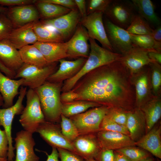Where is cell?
Listing matches in <instances>:
<instances>
[{"instance_id":"obj_52","label":"cell","mask_w":161,"mask_h":161,"mask_svg":"<svg viewBox=\"0 0 161 161\" xmlns=\"http://www.w3.org/2000/svg\"><path fill=\"white\" fill-rule=\"evenodd\" d=\"M47 156V158L46 161H60L59 160V155L57 149L55 147H52L51 153L48 154L46 153Z\"/></svg>"},{"instance_id":"obj_44","label":"cell","mask_w":161,"mask_h":161,"mask_svg":"<svg viewBox=\"0 0 161 161\" xmlns=\"http://www.w3.org/2000/svg\"><path fill=\"white\" fill-rule=\"evenodd\" d=\"M35 0H0V6L10 7L34 4Z\"/></svg>"},{"instance_id":"obj_13","label":"cell","mask_w":161,"mask_h":161,"mask_svg":"<svg viewBox=\"0 0 161 161\" xmlns=\"http://www.w3.org/2000/svg\"><path fill=\"white\" fill-rule=\"evenodd\" d=\"M89 38L86 29L79 23L71 37L66 42L68 58H87L90 51Z\"/></svg>"},{"instance_id":"obj_47","label":"cell","mask_w":161,"mask_h":161,"mask_svg":"<svg viewBox=\"0 0 161 161\" xmlns=\"http://www.w3.org/2000/svg\"><path fill=\"white\" fill-rule=\"evenodd\" d=\"M44 1L72 9L77 8L74 0H43Z\"/></svg>"},{"instance_id":"obj_8","label":"cell","mask_w":161,"mask_h":161,"mask_svg":"<svg viewBox=\"0 0 161 161\" xmlns=\"http://www.w3.org/2000/svg\"><path fill=\"white\" fill-rule=\"evenodd\" d=\"M137 13L131 1L112 0L104 14L113 24L126 30Z\"/></svg>"},{"instance_id":"obj_17","label":"cell","mask_w":161,"mask_h":161,"mask_svg":"<svg viewBox=\"0 0 161 161\" xmlns=\"http://www.w3.org/2000/svg\"><path fill=\"white\" fill-rule=\"evenodd\" d=\"M75 152L84 159L96 160L102 148L94 133L80 134L72 143Z\"/></svg>"},{"instance_id":"obj_2","label":"cell","mask_w":161,"mask_h":161,"mask_svg":"<svg viewBox=\"0 0 161 161\" xmlns=\"http://www.w3.org/2000/svg\"><path fill=\"white\" fill-rule=\"evenodd\" d=\"M89 42L90 51L86 61L77 74L64 81L61 88L62 92L71 90L79 80L86 74L99 67L119 61L122 56L100 47L94 39L89 38Z\"/></svg>"},{"instance_id":"obj_55","label":"cell","mask_w":161,"mask_h":161,"mask_svg":"<svg viewBox=\"0 0 161 161\" xmlns=\"http://www.w3.org/2000/svg\"><path fill=\"white\" fill-rule=\"evenodd\" d=\"M138 161H154V160L152 158L148 157Z\"/></svg>"},{"instance_id":"obj_51","label":"cell","mask_w":161,"mask_h":161,"mask_svg":"<svg viewBox=\"0 0 161 161\" xmlns=\"http://www.w3.org/2000/svg\"><path fill=\"white\" fill-rule=\"evenodd\" d=\"M0 70L7 77L13 79L15 78L16 73L7 68L0 61Z\"/></svg>"},{"instance_id":"obj_9","label":"cell","mask_w":161,"mask_h":161,"mask_svg":"<svg viewBox=\"0 0 161 161\" xmlns=\"http://www.w3.org/2000/svg\"><path fill=\"white\" fill-rule=\"evenodd\" d=\"M103 14L101 12H94L81 18L79 23L86 29L90 38L97 40L102 47L114 52L107 37L103 20Z\"/></svg>"},{"instance_id":"obj_41","label":"cell","mask_w":161,"mask_h":161,"mask_svg":"<svg viewBox=\"0 0 161 161\" xmlns=\"http://www.w3.org/2000/svg\"><path fill=\"white\" fill-rule=\"evenodd\" d=\"M13 29L11 21L5 13H0V41L7 39Z\"/></svg>"},{"instance_id":"obj_40","label":"cell","mask_w":161,"mask_h":161,"mask_svg":"<svg viewBox=\"0 0 161 161\" xmlns=\"http://www.w3.org/2000/svg\"><path fill=\"white\" fill-rule=\"evenodd\" d=\"M112 0H89L87 7V15L96 12L103 13Z\"/></svg>"},{"instance_id":"obj_33","label":"cell","mask_w":161,"mask_h":161,"mask_svg":"<svg viewBox=\"0 0 161 161\" xmlns=\"http://www.w3.org/2000/svg\"><path fill=\"white\" fill-rule=\"evenodd\" d=\"M153 30L148 22L137 13L133 18L126 30L134 34L151 35Z\"/></svg>"},{"instance_id":"obj_35","label":"cell","mask_w":161,"mask_h":161,"mask_svg":"<svg viewBox=\"0 0 161 161\" xmlns=\"http://www.w3.org/2000/svg\"><path fill=\"white\" fill-rule=\"evenodd\" d=\"M151 72V84L154 96H159L161 86V65L152 61L149 64Z\"/></svg>"},{"instance_id":"obj_32","label":"cell","mask_w":161,"mask_h":161,"mask_svg":"<svg viewBox=\"0 0 161 161\" xmlns=\"http://www.w3.org/2000/svg\"><path fill=\"white\" fill-rule=\"evenodd\" d=\"M41 21H36L33 29L37 36L38 41L47 42H63V38L56 31L49 29Z\"/></svg>"},{"instance_id":"obj_46","label":"cell","mask_w":161,"mask_h":161,"mask_svg":"<svg viewBox=\"0 0 161 161\" xmlns=\"http://www.w3.org/2000/svg\"><path fill=\"white\" fill-rule=\"evenodd\" d=\"M155 42V49L161 51V26H159L153 30L151 34Z\"/></svg>"},{"instance_id":"obj_31","label":"cell","mask_w":161,"mask_h":161,"mask_svg":"<svg viewBox=\"0 0 161 161\" xmlns=\"http://www.w3.org/2000/svg\"><path fill=\"white\" fill-rule=\"evenodd\" d=\"M100 106L97 103L84 100L62 103L61 114L69 118L83 113L90 108Z\"/></svg>"},{"instance_id":"obj_36","label":"cell","mask_w":161,"mask_h":161,"mask_svg":"<svg viewBox=\"0 0 161 161\" xmlns=\"http://www.w3.org/2000/svg\"><path fill=\"white\" fill-rule=\"evenodd\" d=\"M129 34L133 46L142 48L155 50V42L151 35Z\"/></svg>"},{"instance_id":"obj_11","label":"cell","mask_w":161,"mask_h":161,"mask_svg":"<svg viewBox=\"0 0 161 161\" xmlns=\"http://www.w3.org/2000/svg\"><path fill=\"white\" fill-rule=\"evenodd\" d=\"M103 22L107 38L114 52L124 55L133 47L129 33L113 24L106 17Z\"/></svg>"},{"instance_id":"obj_21","label":"cell","mask_w":161,"mask_h":161,"mask_svg":"<svg viewBox=\"0 0 161 161\" xmlns=\"http://www.w3.org/2000/svg\"><path fill=\"white\" fill-rule=\"evenodd\" d=\"M36 21L13 29L7 39L18 50L26 46L34 44L38 41L33 29Z\"/></svg>"},{"instance_id":"obj_20","label":"cell","mask_w":161,"mask_h":161,"mask_svg":"<svg viewBox=\"0 0 161 161\" xmlns=\"http://www.w3.org/2000/svg\"><path fill=\"white\" fill-rule=\"evenodd\" d=\"M144 67L137 74L133 75L131 79L134 86L135 94V105L140 108L151 97L149 80L147 71Z\"/></svg>"},{"instance_id":"obj_56","label":"cell","mask_w":161,"mask_h":161,"mask_svg":"<svg viewBox=\"0 0 161 161\" xmlns=\"http://www.w3.org/2000/svg\"><path fill=\"white\" fill-rule=\"evenodd\" d=\"M4 104L3 98L1 94H0V106H2Z\"/></svg>"},{"instance_id":"obj_48","label":"cell","mask_w":161,"mask_h":161,"mask_svg":"<svg viewBox=\"0 0 161 161\" xmlns=\"http://www.w3.org/2000/svg\"><path fill=\"white\" fill-rule=\"evenodd\" d=\"M78 95L72 90L61 94V100L62 103H67L76 100Z\"/></svg>"},{"instance_id":"obj_34","label":"cell","mask_w":161,"mask_h":161,"mask_svg":"<svg viewBox=\"0 0 161 161\" xmlns=\"http://www.w3.org/2000/svg\"><path fill=\"white\" fill-rule=\"evenodd\" d=\"M61 120L60 126L62 134L72 143L79 135L76 126L70 118L61 114Z\"/></svg>"},{"instance_id":"obj_29","label":"cell","mask_w":161,"mask_h":161,"mask_svg":"<svg viewBox=\"0 0 161 161\" xmlns=\"http://www.w3.org/2000/svg\"><path fill=\"white\" fill-rule=\"evenodd\" d=\"M34 4L42 20L55 18L69 13L71 9L59 5L44 1L35 0Z\"/></svg>"},{"instance_id":"obj_39","label":"cell","mask_w":161,"mask_h":161,"mask_svg":"<svg viewBox=\"0 0 161 161\" xmlns=\"http://www.w3.org/2000/svg\"><path fill=\"white\" fill-rule=\"evenodd\" d=\"M129 112L120 109L109 108L106 116L117 124L126 127Z\"/></svg>"},{"instance_id":"obj_27","label":"cell","mask_w":161,"mask_h":161,"mask_svg":"<svg viewBox=\"0 0 161 161\" xmlns=\"http://www.w3.org/2000/svg\"><path fill=\"white\" fill-rule=\"evenodd\" d=\"M140 109L145 116L147 133L154 127L161 117V100L160 96L152 97Z\"/></svg>"},{"instance_id":"obj_10","label":"cell","mask_w":161,"mask_h":161,"mask_svg":"<svg viewBox=\"0 0 161 161\" xmlns=\"http://www.w3.org/2000/svg\"><path fill=\"white\" fill-rule=\"evenodd\" d=\"M36 132L52 147L75 152L72 143L63 135L60 126L57 123L45 121L39 125Z\"/></svg>"},{"instance_id":"obj_45","label":"cell","mask_w":161,"mask_h":161,"mask_svg":"<svg viewBox=\"0 0 161 161\" xmlns=\"http://www.w3.org/2000/svg\"><path fill=\"white\" fill-rule=\"evenodd\" d=\"M95 160L97 161H114V153L113 150L102 148Z\"/></svg>"},{"instance_id":"obj_4","label":"cell","mask_w":161,"mask_h":161,"mask_svg":"<svg viewBox=\"0 0 161 161\" xmlns=\"http://www.w3.org/2000/svg\"><path fill=\"white\" fill-rule=\"evenodd\" d=\"M26 95V105L21 114L19 122L24 130L33 134L46 120L35 89H29Z\"/></svg>"},{"instance_id":"obj_5","label":"cell","mask_w":161,"mask_h":161,"mask_svg":"<svg viewBox=\"0 0 161 161\" xmlns=\"http://www.w3.org/2000/svg\"><path fill=\"white\" fill-rule=\"evenodd\" d=\"M57 62L44 67L23 63L16 72L15 78H23L22 86L35 89L44 84L48 78L57 70Z\"/></svg>"},{"instance_id":"obj_43","label":"cell","mask_w":161,"mask_h":161,"mask_svg":"<svg viewBox=\"0 0 161 161\" xmlns=\"http://www.w3.org/2000/svg\"><path fill=\"white\" fill-rule=\"evenodd\" d=\"M8 140L4 130L0 128V157L7 158L8 150Z\"/></svg>"},{"instance_id":"obj_18","label":"cell","mask_w":161,"mask_h":161,"mask_svg":"<svg viewBox=\"0 0 161 161\" xmlns=\"http://www.w3.org/2000/svg\"><path fill=\"white\" fill-rule=\"evenodd\" d=\"M96 136L102 148L116 150L135 145L129 135L120 132L100 130Z\"/></svg>"},{"instance_id":"obj_58","label":"cell","mask_w":161,"mask_h":161,"mask_svg":"<svg viewBox=\"0 0 161 161\" xmlns=\"http://www.w3.org/2000/svg\"><path fill=\"white\" fill-rule=\"evenodd\" d=\"M86 161H97L93 159H85Z\"/></svg>"},{"instance_id":"obj_25","label":"cell","mask_w":161,"mask_h":161,"mask_svg":"<svg viewBox=\"0 0 161 161\" xmlns=\"http://www.w3.org/2000/svg\"><path fill=\"white\" fill-rule=\"evenodd\" d=\"M34 44L42 53L49 64L57 62L68 57L66 42L37 41Z\"/></svg>"},{"instance_id":"obj_57","label":"cell","mask_w":161,"mask_h":161,"mask_svg":"<svg viewBox=\"0 0 161 161\" xmlns=\"http://www.w3.org/2000/svg\"><path fill=\"white\" fill-rule=\"evenodd\" d=\"M0 161H7V158L0 157Z\"/></svg>"},{"instance_id":"obj_22","label":"cell","mask_w":161,"mask_h":161,"mask_svg":"<svg viewBox=\"0 0 161 161\" xmlns=\"http://www.w3.org/2000/svg\"><path fill=\"white\" fill-rule=\"evenodd\" d=\"M0 61L16 73L23 64L18 50L7 39L0 41Z\"/></svg>"},{"instance_id":"obj_49","label":"cell","mask_w":161,"mask_h":161,"mask_svg":"<svg viewBox=\"0 0 161 161\" xmlns=\"http://www.w3.org/2000/svg\"><path fill=\"white\" fill-rule=\"evenodd\" d=\"M81 18L87 16L86 1L85 0H74Z\"/></svg>"},{"instance_id":"obj_12","label":"cell","mask_w":161,"mask_h":161,"mask_svg":"<svg viewBox=\"0 0 161 161\" xmlns=\"http://www.w3.org/2000/svg\"><path fill=\"white\" fill-rule=\"evenodd\" d=\"M81 17L77 8L58 18L41 21L49 27L54 28L64 40L73 34Z\"/></svg>"},{"instance_id":"obj_50","label":"cell","mask_w":161,"mask_h":161,"mask_svg":"<svg viewBox=\"0 0 161 161\" xmlns=\"http://www.w3.org/2000/svg\"><path fill=\"white\" fill-rule=\"evenodd\" d=\"M149 58L153 61H155L159 64H161V51L153 50L148 53Z\"/></svg>"},{"instance_id":"obj_24","label":"cell","mask_w":161,"mask_h":161,"mask_svg":"<svg viewBox=\"0 0 161 161\" xmlns=\"http://www.w3.org/2000/svg\"><path fill=\"white\" fill-rule=\"evenodd\" d=\"M24 81L23 78L17 80L10 78L0 70V93L4 100L3 108H7L13 105L14 98L19 94L18 89L22 86Z\"/></svg>"},{"instance_id":"obj_23","label":"cell","mask_w":161,"mask_h":161,"mask_svg":"<svg viewBox=\"0 0 161 161\" xmlns=\"http://www.w3.org/2000/svg\"><path fill=\"white\" fill-rule=\"evenodd\" d=\"M126 127L129 132V136L135 143L146 134L145 119L140 109L136 108L129 112Z\"/></svg>"},{"instance_id":"obj_30","label":"cell","mask_w":161,"mask_h":161,"mask_svg":"<svg viewBox=\"0 0 161 161\" xmlns=\"http://www.w3.org/2000/svg\"><path fill=\"white\" fill-rule=\"evenodd\" d=\"M18 50L23 63L40 67L51 64L47 62L42 53L34 44L24 46Z\"/></svg>"},{"instance_id":"obj_14","label":"cell","mask_w":161,"mask_h":161,"mask_svg":"<svg viewBox=\"0 0 161 161\" xmlns=\"http://www.w3.org/2000/svg\"><path fill=\"white\" fill-rule=\"evenodd\" d=\"M32 134L24 130L16 133L14 138L16 151L15 161H39V157L34 151L35 143Z\"/></svg>"},{"instance_id":"obj_19","label":"cell","mask_w":161,"mask_h":161,"mask_svg":"<svg viewBox=\"0 0 161 161\" xmlns=\"http://www.w3.org/2000/svg\"><path fill=\"white\" fill-rule=\"evenodd\" d=\"M87 58H79L73 61H67L64 59L59 60V67L50 75L46 81L54 83H62L77 74L81 69Z\"/></svg>"},{"instance_id":"obj_7","label":"cell","mask_w":161,"mask_h":161,"mask_svg":"<svg viewBox=\"0 0 161 161\" xmlns=\"http://www.w3.org/2000/svg\"><path fill=\"white\" fill-rule=\"evenodd\" d=\"M27 89L26 87L21 86L18 98L15 104L7 108H0V126L3 127L8 140L7 161H13L15 157V148L13 145L12 136V124L15 116L21 114L24 108L23 101L26 95Z\"/></svg>"},{"instance_id":"obj_3","label":"cell","mask_w":161,"mask_h":161,"mask_svg":"<svg viewBox=\"0 0 161 161\" xmlns=\"http://www.w3.org/2000/svg\"><path fill=\"white\" fill-rule=\"evenodd\" d=\"M63 83L46 81L35 89L40 101L45 120L57 123L61 119L62 102L61 95Z\"/></svg>"},{"instance_id":"obj_1","label":"cell","mask_w":161,"mask_h":161,"mask_svg":"<svg viewBox=\"0 0 161 161\" xmlns=\"http://www.w3.org/2000/svg\"><path fill=\"white\" fill-rule=\"evenodd\" d=\"M129 72L120 60L116 61L86 74L71 90L77 94L76 100L131 112L135 109V94Z\"/></svg>"},{"instance_id":"obj_26","label":"cell","mask_w":161,"mask_h":161,"mask_svg":"<svg viewBox=\"0 0 161 161\" xmlns=\"http://www.w3.org/2000/svg\"><path fill=\"white\" fill-rule=\"evenodd\" d=\"M161 126L153 127L135 145L151 153L156 157L161 158Z\"/></svg>"},{"instance_id":"obj_42","label":"cell","mask_w":161,"mask_h":161,"mask_svg":"<svg viewBox=\"0 0 161 161\" xmlns=\"http://www.w3.org/2000/svg\"><path fill=\"white\" fill-rule=\"evenodd\" d=\"M60 161H86L82 157L73 152L63 148H57Z\"/></svg>"},{"instance_id":"obj_28","label":"cell","mask_w":161,"mask_h":161,"mask_svg":"<svg viewBox=\"0 0 161 161\" xmlns=\"http://www.w3.org/2000/svg\"><path fill=\"white\" fill-rule=\"evenodd\" d=\"M137 13L153 29L161 25V21L155 11L154 5L151 0H131Z\"/></svg>"},{"instance_id":"obj_37","label":"cell","mask_w":161,"mask_h":161,"mask_svg":"<svg viewBox=\"0 0 161 161\" xmlns=\"http://www.w3.org/2000/svg\"><path fill=\"white\" fill-rule=\"evenodd\" d=\"M116 151L123 154L131 161H138L149 157L146 151L134 146L126 147Z\"/></svg>"},{"instance_id":"obj_15","label":"cell","mask_w":161,"mask_h":161,"mask_svg":"<svg viewBox=\"0 0 161 161\" xmlns=\"http://www.w3.org/2000/svg\"><path fill=\"white\" fill-rule=\"evenodd\" d=\"M5 13L14 28L39 21L40 18L38 10L34 4L8 7Z\"/></svg>"},{"instance_id":"obj_6","label":"cell","mask_w":161,"mask_h":161,"mask_svg":"<svg viewBox=\"0 0 161 161\" xmlns=\"http://www.w3.org/2000/svg\"><path fill=\"white\" fill-rule=\"evenodd\" d=\"M109 108L101 106L69 117L80 134L94 133L100 130L101 123Z\"/></svg>"},{"instance_id":"obj_16","label":"cell","mask_w":161,"mask_h":161,"mask_svg":"<svg viewBox=\"0 0 161 161\" xmlns=\"http://www.w3.org/2000/svg\"><path fill=\"white\" fill-rule=\"evenodd\" d=\"M155 50L142 48L133 46L120 60L129 70L131 75L137 74L152 61L148 56L149 52Z\"/></svg>"},{"instance_id":"obj_53","label":"cell","mask_w":161,"mask_h":161,"mask_svg":"<svg viewBox=\"0 0 161 161\" xmlns=\"http://www.w3.org/2000/svg\"><path fill=\"white\" fill-rule=\"evenodd\" d=\"M114 153V161H131L123 154L116 151Z\"/></svg>"},{"instance_id":"obj_54","label":"cell","mask_w":161,"mask_h":161,"mask_svg":"<svg viewBox=\"0 0 161 161\" xmlns=\"http://www.w3.org/2000/svg\"><path fill=\"white\" fill-rule=\"evenodd\" d=\"M8 9V7L0 6V13H5Z\"/></svg>"},{"instance_id":"obj_38","label":"cell","mask_w":161,"mask_h":161,"mask_svg":"<svg viewBox=\"0 0 161 161\" xmlns=\"http://www.w3.org/2000/svg\"><path fill=\"white\" fill-rule=\"evenodd\" d=\"M100 130L118 132L129 136V131L126 127L115 123L106 115L101 123Z\"/></svg>"}]
</instances>
